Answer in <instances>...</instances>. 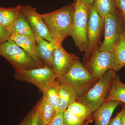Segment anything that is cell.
Listing matches in <instances>:
<instances>
[{"instance_id":"obj_25","label":"cell","mask_w":125,"mask_h":125,"mask_svg":"<svg viewBox=\"0 0 125 125\" xmlns=\"http://www.w3.org/2000/svg\"><path fill=\"white\" fill-rule=\"evenodd\" d=\"M38 103L18 125H38Z\"/></svg>"},{"instance_id":"obj_10","label":"cell","mask_w":125,"mask_h":125,"mask_svg":"<svg viewBox=\"0 0 125 125\" xmlns=\"http://www.w3.org/2000/svg\"><path fill=\"white\" fill-rule=\"evenodd\" d=\"M79 57L66 52L62 46H56L50 61V68L60 79L69 70Z\"/></svg>"},{"instance_id":"obj_27","label":"cell","mask_w":125,"mask_h":125,"mask_svg":"<svg viewBox=\"0 0 125 125\" xmlns=\"http://www.w3.org/2000/svg\"><path fill=\"white\" fill-rule=\"evenodd\" d=\"M63 112L57 110L55 116L48 125H65L63 120Z\"/></svg>"},{"instance_id":"obj_31","label":"cell","mask_w":125,"mask_h":125,"mask_svg":"<svg viewBox=\"0 0 125 125\" xmlns=\"http://www.w3.org/2000/svg\"><path fill=\"white\" fill-rule=\"evenodd\" d=\"M84 0L90 7H91L93 4L94 0Z\"/></svg>"},{"instance_id":"obj_32","label":"cell","mask_w":125,"mask_h":125,"mask_svg":"<svg viewBox=\"0 0 125 125\" xmlns=\"http://www.w3.org/2000/svg\"><path fill=\"white\" fill-rule=\"evenodd\" d=\"M124 20V27H125V20Z\"/></svg>"},{"instance_id":"obj_15","label":"cell","mask_w":125,"mask_h":125,"mask_svg":"<svg viewBox=\"0 0 125 125\" xmlns=\"http://www.w3.org/2000/svg\"><path fill=\"white\" fill-rule=\"evenodd\" d=\"M36 43L39 58L44 65L50 67L51 58L56 47L54 40L49 42L36 36Z\"/></svg>"},{"instance_id":"obj_13","label":"cell","mask_w":125,"mask_h":125,"mask_svg":"<svg viewBox=\"0 0 125 125\" xmlns=\"http://www.w3.org/2000/svg\"><path fill=\"white\" fill-rule=\"evenodd\" d=\"M118 101H106L93 113L94 125H107L113 113L117 107L121 105Z\"/></svg>"},{"instance_id":"obj_21","label":"cell","mask_w":125,"mask_h":125,"mask_svg":"<svg viewBox=\"0 0 125 125\" xmlns=\"http://www.w3.org/2000/svg\"><path fill=\"white\" fill-rule=\"evenodd\" d=\"M60 83L55 81L43 92V97L56 111L58 109Z\"/></svg>"},{"instance_id":"obj_9","label":"cell","mask_w":125,"mask_h":125,"mask_svg":"<svg viewBox=\"0 0 125 125\" xmlns=\"http://www.w3.org/2000/svg\"><path fill=\"white\" fill-rule=\"evenodd\" d=\"M84 65L90 73L98 79L109 70L118 71L114 52L99 51L98 49L94 52L89 60Z\"/></svg>"},{"instance_id":"obj_30","label":"cell","mask_w":125,"mask_h":125,"mask_svg":"<svg viewBox=\"0 0 125 125\" xmlns=\"http://www.w3.org/2000/svg\"><path fill=\"white\" fill-rule=\"evenodd\" d=\"M122 110V112L121 115V125H125V106H123Z\"/></svg>"},{"instance_id":"obj_2","label":"cell","mask_w":125,"mask_h":125,"mask_svg":"<svg viewBox=\"0 0 125 125\" xmlns=\"http://www.w3.org/2000/svg\"><path fill=\"white\" fill-rule=\"evenodd\" d=\"M57 80L60 83L71 85L76 91L78 97H81L91 89L99 79L90 73L79 59L65 74Z\"/></svg>"},{"instance_id":"obj_6","label":"cell","mask_w":125,"mask_h":125,"mask_svg":"<svg viewBox=\"0 0 125 125\" xmlns=\"http://www.w3.org/2000/svg\"><path fill=\"white\" fill-rule=\"evenodd\" d=\"M0 55L6 58L15 71L38 68L34 61L10 38L0 45Z\"/></svg>"},{"instance_id":"obj_4","label":"cell","mask_w":125,"mask_h":125,"mask_svg":"<svg viewBox=\"0 0 125 125\" xmlns=\"http://www.w3.org/2000/svg\"><path fill=\"white\" fill-rule=\"evenodd\" d=\"M116 74V72L109 70L85 94L78 97L76 101L85 104L93 113L105 102Z\"/></svg>"},{"instance_id":"obj_14","label":"cell","mask_w":125,"mask_h":125,"mask_svg":"<svg viewBox=\"0 0 125 125\" xmlns=\"http://www.w3.org/2000/svg\"><path fill=\"white\" fill-rule=\"evenodd\" d=\"M58 109L64 112L72 104L76 101L78 94L75 90L64 83H60Z\"/></svg>"},{"instance_id":"obj_5","label":"cell","mask_w":125,"mask_h":125,"mask_svg":"<svg viewBox=\"0 0 125 125\" xmlns=\"http://www.w3.org/2000/svg\"><path fill=\"white\" fill-rule=\"evenodd\" d=\"M124 32V20L117 10L105 18L104 40L98 48V51L114 52Z\"/></svg>"},{"instance_id":"obj_24","label":"cell","mask_w":125,"mask_h":125,"mask_svg":"<svg viewBox=\"0 0 125 125\" xmlns=\"http://www.w3.org/2000/svg\"><path fill=\"white\" fill-rule=\"evenodd\" d=\"M63 120L65 125H88L89 124L67 109L63 112Z\"/></svg>"},{"instance_id":"obj_19","label":"cell","mask_w":125,"mask_h":125,"mask_svg":"<svg viewBox=\"0 0 125 125\" xmlns=\"http://www.w3.org/2000/svg\"><path fill=\"white\" fill-rule=\"evenodd\" d=\"M20 5L16 7H0V26L10 29L16 20L19 11Z\"/></svg>"},{"instance_id":"obj_16","label":"cell","mask_w":125,"mask_h":125,"mask_svg":"<svg viewBox=\"0 0 125 125\" xmlns=\"http://www.w3.org/2000/svg\"><path fill=\"white\" fill-rule=\"evenodd\" d=\"M10 30L12 33L26 36L36 41V36L32 31L27 18L22 12L20 5L18 17Z\"/></svg>"},{"instance_id":"obj_8","label":"cell","mask_w":125,"mask_h":125,"mask_svg":"<svg viewBox=\"0 0 125 125\" xmlns=\"http://www.w3.org/2000/svg\"><path fill=\"white\" fill-rule=\"evenodd\" d=\"M16 80L32 84L42 92L57 79L50 67H44L28 70L15 71Z\"/></svg>"},{"instance_id":"obj_17","label":"cell","mask_w":125,"mask_h":125,"mask_svg":"<svg viewBox=\"0 0 125 125\" xmlns=\"http://www.w3.org/2000/svg\"><path fill=\"white\" fill-rule=\"evenodd\" d=\"M56 111L42 98L38 103V125H48L55 115Z\"/></svg>"},{"instance_id":"obj_29","label":"cell","mask_w":125,"mask_h":125,"mask_svg":"<svg viewBox=\"0 0 125 125\" xmlns=\"http://www.w3.org/2000/svg\"><path fill=\"white\" fill-rule=\"evenodd\" d=\"M122 110L117 114L114 118L111 119L107 125H121V115Z\"/></svg>"},{"instance_id":"obj_20","label":"cell","mask_w":125,"mask_h":125,"mask_svg":"<svg viewBox=\"0 0 125 125\" xmlns=\"http://www.w3.org/2000/svg\"><path fill=\"white\" fill-rule=\"evenodd\" d=\"M67 109L89 123H92L93 122V113L88 107L82 103L75 101Z\"/></svg>"},{"instance_id":"obj_28","label":"cell","mask_w":125,"mask_h":125,"mask_svg":"<svg viewBox=\"0 0 125 125\" xmlns=\"http://www.w3.org/2000/svg\"><path fill=\"white\" fill-rule=\"evenodd\" d=\"M117 9L125 20V0H115Z\"/></svg>"},{"instance_id":"obj_11","label":"cell","mask_w":125,"mask_h":125,"mask_svg":"<svg viewBox=\"0 0 125 125\" xmlns=\"http://www.w3.org/2000/svg\"><path fill=\"white\" fill-rule=\"evenodd\" d=\"M20 6L22 12L27 18L35 36L49 42L52 41V38L46 25L36 9L29 6Z\"/></svg>"},{"instance_id":"obj_12","label":"cell","mask_w":125,"mask_h":125,"mask_svg":"<svg viewBox=\"0 0 125 125\" xmlns=\"http://www.w3.org/2000/svg\"><path fill=\"white\" fill-rule=\"evenodd\" d=\"M10 38L34 61L38 68L45 66L37 54L36 41L26 36L14 33H12Z\"/></svg>"},{"instance_id":"obj_18","label":"cell","mask_w":125,"mask_h":125,"mask_svg":"<svg viewBox=\"0 0 125 125\" xmlns=\"http://www.w3.org/2000/svg\"><path fill=\"white\" fill-rule=\"evenodd\" d=\"M116 101L125 104V84L122 82L116 74L114 76L111 89L106 101Z\"/></svg>"},{"instance_id":"obj_26","label":"cell","mask_w":125,"mask_h":125,"mask_svg":"<svg viewBox=\"0 0 125 125\" xmlns=\"http://www.w3.org/2000/svg\"><path fill=\"white\" fill-rule=\"evenodd\" d=\"M11 34L10 29L0 26V45L9 40Z\"/></svg>"},{"instance_id":"obj_7","label":"cell","mask_w":125,"mask_h":125,"mask_svg":"<svg viewBox=\"0 0 125 125\" xmlns=\"http://www.w3.org/2000/svg\"><path fill=\"white\" fill-rule=\"evenodd\" d=\"M105 19L100 16L93 4L90 9L87 27L88 45L83 57V64H86L92 54L98 49L100 38L104 28Z\"/></svg>"},{"instance_id":"obj_1","label":"cell","mask_w":125,"mask_h":125,"mask_svg":"<svg viewBox=\"0 0 125 125\" xmlns=\"http://www.w3.org/2000/svg\"><path fill=\"white\" fill-rule=\"evenodd\" d=\"M74 9V3L51 13L41 14L56 46H62L63 41L70 36Z\"/></svg>"},{"instance_id":"obj_3","label":"cell","mask_w":125,"mask_h":125,"mask_svg":"<svg viewBox=\"0 0 125 125\" xmlns=\"http://www.w3.org/2000/svg\"><path fill=\"white\" fill-rule=\"evenodd\" d=\"M90 7L84 0H75L73 23L70 36L81 52H85L88 45L87 27Z\"/></svg>"},{"instance_id":"obj_22","label":"cell","mask_w":125,"mask_h":125,"mask_svg":"<svg viewBox=\"0 0 125 125\" xmlns=\"http://www.w3.org/2000/svg\"><path fill=\"white\" fill-rule=\"evenodd\" d=\"M93 4L99 15L104 19L117 10L115 0H94Z\"/></svg>"},{"instance_id":"obj_23","label":"cell","mask_w":125,"mask_h":125,"mask_svg":"<svg viewBox=\"0 0 125 125\" xmlns=\"http://www.w3.org/2000/svg\"><path fill=\"white\" fill-rule=\"evenodd\" d=\"M117 70L125 67V33L121 36L120 40L114 49Z\"/></svg>"}]
</instances>
